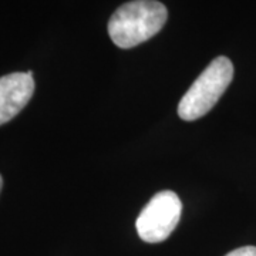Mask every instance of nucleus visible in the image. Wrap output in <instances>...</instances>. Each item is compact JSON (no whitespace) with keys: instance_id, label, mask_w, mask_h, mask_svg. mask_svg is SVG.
<instances>
[{"instance_id":"3","label":"nucleus","mask_w":256,"mask_h":256,"mask_svg":"<svg viewBox=\"0 0 256 256\" xmlns=\"http://www.w3.org/2000/svg\"><path fill=\"white\" fill-rule=\"evenodd\" d=\"M182 202L172 191H161L152 196L138 215V236L148 244L164 242L181 220Z\"/></svg>"},{"instance_id":"2","label":"nucleus","mask_w":256,"mask_h":256,"mask_svg":"<svg viewBox=\"0 0 256 256\" xmlns=\"http://www.w3.org/2000/svg\"><path fill=\"white\" fill-rule=\"evenodd\" d=\"M234 78V64L225 56L214 58L192 82L178 104V116L185 121L204 117L218 102Z\"/></svg>"},{"instance_id":"5","label":"nucleus","mask_w":256,"mask_h":256,"mask_svg":"<svg viewBox=\"0 0 256 256\" xmlns=\"http://www.w3.org/2000/svg\"><path fill=\"white\" fill-rule=\"evenodd\" d=\"M225 256H256V246H242L229 252Z\"/></svg>"},{"instance_id":"6","label":"nucleus","mask_w":256,"mask_h":256,"mask_svg":"<svg viewBox=\"0 0 256 256\" xmlns=\"http://www.w3.org/2000/svg\"><path fill=\"white\" fill-rule=\"evenodd\" d=\"M2 188H3V178H2V175H0V191H2Z\"/></svg>"},{"instance_id":"4","label":"nucleus","mask_w":256,"mask_h":256,"mask_svg":"<svg viewBox=\"0 0 256 256\" xmlns=\"http://www.w3.org/2000/svg\"><path fill=\"white\" fill-rule=\"evenodd\" d=\"M34 87L33 72L0 77V126L9 122L28 106Z\"/></svg>"},{"instance_id":"1","label":"nucleus","mask_w":256,"mask_h":256,"mask_svg":"<svg viewBox=\"0 0 256 256\" xmlns=\"http://www.w3.org/2000/svg\"><path fill=\"white\" fill-rule=\"evenodd\" d=\"M166 8L156 0H132L121 4L108 22V34L120 48H132L164 28Z\"/></svg>"}]
</instances>
